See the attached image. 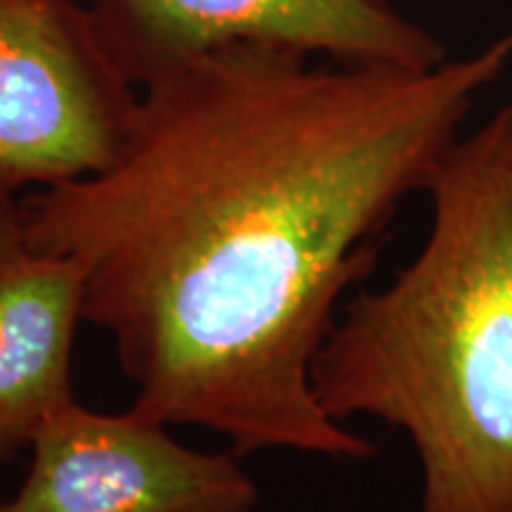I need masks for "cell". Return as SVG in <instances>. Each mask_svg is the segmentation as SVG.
Returning a JSON list of instances; mask_svg holds the SVG:
<instances>
[{
	"mask_svg": "<svg viewBox=\"0 0 512 512\" xmlns=\"http://www.w3.org/2000/svg\"><path fill=\"white\" fill-rule=\"evenodd\" d=\"M510 62L512 29L432 69L211 50L140 86L110 166L17 202L22 233L79 266L83 320L110 332L138 413L235 456L366 460L375 446L318 403L313 361Z\"/></svg>",
	"mask_w": 512,
	"mask_h": 512,
	"instance_id": "1",
	"label": "cell"
},
{
	"mask_svg": "<svg viewBox=\"0 0 512 512\" xmlns=\"http://www.w3.org/2000/svg\"><path fill=\"white\" fill-rule=\"evenodd\" d=\"M136 100L91 8L0 0V197L110 166Z\"/></svg>",
	"mask_w": 512,
	"mask_h": 512,
	"instance_id": "3",
	"label": "cell"
},
{
	"mask_svg": "<svg viewBox=\"0 0 512 512\" xmlns=\"http://www.w3.org/2000/svg\"><path fill=\"white\" fill-rule=\"evenodd\" d=\"M81 320L79 266L31 247L15 195L0 197V463L76 401L72 351Z\"/></svg>",
	"mask_w": 512,
	"mask_h": 512,
	"instance_id": "6",
	"label": "cell"
},
{
	"mask_svg": "<svg viewBox=\"0 0 512 512\" xmlns=\"http://www.w3.org/2000/svg\"><path fill=\"white\" fill-rule=\"evenodd\" d=\"M10 197H12V195H10Z\"/></svg>",
	"mask_w": 512,
	"mask_h": 512,
	"instance_id": "7",
	"label": "cell"
},
{
	"mask_svg": "<svg viewBox=\"0 0 512 512\" xmlns=\"http://www.w3.org/2000/svg\"><path fill=\"white\" fill-rule=\"evenodd\" d=\"M425 192V245L344 304L313 392L332 420L408 434L420 512H512V102L448 147Z\"/></svg>",
	"mask_w": 512,
	"mask_h": 512,
	"instance_id": "2",
	"label": "cell"
},
{
	"mask_svg": "<svg viewBox=\"0 0 512 512\" xmlns=\"http://www.w3.org/2000/svg\"><path fill=\"white\" fill-rule=\"evenodd\" d=\"M29 475L0 512H254L259 489L235 453L188 448L164 422L72 401L31 444Z\"/></svg>",
	"mask_w": 512,
	"mask_h": 512,
	"instance_id": "5",
	"label": "cell"
},
{
	"mask_svg": "<svg viewBox=\"0 0 512 512\" xmlns=\"http://www.w3.org/2000/svg\"><path fill=\"white\" fill-rule=\"evenodd\" d=\"M91 10L136 88L235 43L344 64L432 69L446 62L444 43L389 0H93Z\"/></svg>",
	"mask_w": 512,
	"mask_h": 512,
	"instance_id": "4",
	"label": "cell"
}]
</instances>
